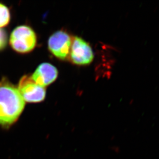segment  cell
<instances>
[{"mask_svg":"<svg viewBox=\"0 0 159 159\" xmlns=\"http://www.w3.org/2000/svg\"><path fill=\"white\" fill-rule=\"evenodd\" d=\"M71 42L70 37L67 33L59 30L50 36L48 48L56 58L65 60L69 56Z\"/></svg>","mask_w":159,"mask_h":159,"instance_id":"cell-5","label":"cell"},{"mask_svg":"<svg viewBox=\"0 0 159 159\" xmlns=\"http://www.w3.org/2000/svg\"><path fill=\"white\" fill-rule=\"evenodd\" d=\"M25 101L18 89L5 78L0 82V125L8 127L19 119Z\"/></svg>","mask_w":159,"mask_h":159,"instance_id":"cell-1","label":"cell"},{"mask_svg":"<svg viewBox=\"0 0 159 159\" xmlns=\"http://www.w3.org/2000/svg\"><path fill=\"white\" fill-rule=\"evenodd\" d=\"M7 42V37L5 31L0 29V50H3L6 47Z\"/></svg>","mask_w":159,"mask_h":159,"instance_id":"cell-8","label":"cell"},{"mask_svg":"<svg viewBox=\"0 0 159 159\" xmlns=\"http://www.w3.org/2000/svg\"><path fill=\"white\" fill-rule=\"evenodd\" d=\"M57 76L58 71L54 66L49 63H43L38 66L31 77L35 83L45 87L54 82Z\"/></svg>","mask_w":159,"mask_h":159,"instance_id":"cell-6","label":"cell"},{"mask_svg":"<svg viewBox=\"0 0 159 159\" xmlns=\"http://www.w3.org/2000/svg\"><path fill=\"white\" fill-rule=\"evenodd\" d=\"M18 89L26 102H39L45 98V88L35 83L32 77L28 75L21 78Z\"/></svg>","mask_w":159,"mask_h":159,"instance_id":"cell-4","label":"cell"},{"mask_svg":"<svg viewBox=\"0 0 159 159\" xmlns=\"http://www.w3.org/2000/svg\"><path fill=\"white\" fill-rule=\"evenodd\" d=\"M10 12L5 5L0 3V27L7 25L10 21Z\"/></svg>","mask_w":159,"mask_h":159,"instance_id":"cell-7","label":"cell"},{"mask_svg":"<svg viewBox=\"0 0 159 159\" xmlns=\"http://www.w3.org/2000/svg\"><path fill=\"white\" fill-rule=\"evenodd\" d=\"M10 44L15 51L20 53H27L32 51L37 43L36 35L31 27L19 26L11 34Z\"/></svg>","mask_w":159,"mask_h":159,"instance_id":"cell-2","label":"cell"},{"mask_svg":"<svg viewBox=\"0 0 159 159\" xmlns=\"http://www.w3.org/2000/svg\"><path fill=\"white\" fill-rule=\"evenodd\" d=\"M69 55L71 61L79 66L90 64L94 57L90 45L78 37H74L72 40Z\"/></svg>","mask_w":159,"mask_h":159,"instance_id":"cell-3","label":"cell"}]
</instances>
